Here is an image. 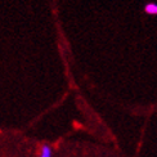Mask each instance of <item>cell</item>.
I'll use <instances>...</instances> for the list:
<instances>
[{"label": "cell", "instance_id": "cell-1", "mask_svg": "<svg viewBox=\"0 0 157 157\" xmlns=\"http://www.w3.org/2000/svg\"><path fill=\"white\" fill-rule=\"evenodd\" d=\"M144 12L147 14H151V16H157V3L155 2H149L144 5Z\"/></svg>", "mask_w": 157, "mask_h": 157}, {"label": "cell", "instance_id": "cell-2", "mask_svg": "<svg viewBox=\"0 0 157 157\" xmlns=\"http://www.w3.org/2000/svg\"><path fill=\"white\" fill-rule=\"evenodd\" d=\"M53 151H52V148L48 146V144H43L41 147V152H40V156L39 157H53Z\"/></svg>", "mask_w": 157, "mask_h": 157}]
</instances>
